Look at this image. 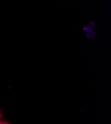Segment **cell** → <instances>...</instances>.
<instances>
[{"instance_id":"cell-1","label":"cell","mask_w":111,"mask_h":124,"mask_svg":"<svg viewBox=\"0 0 111 124\" xmlns=\"http://www.w3.org/2000/svg\"><path fill=\"white\" fill-rule=\"evenodd\" d=\"M0 124H10L8 122H6V121H3L0 120Z\"/></svg>"},{"instance_id":"cell-2","label":"cell","mask_w":111,"mask_h":124,"mask_svg":"<svg viewBox=\"0 0 111 124\" xmlns=\"http://www.w3.org/2000/svg\"><path fill=\"white\" fill-rule=\"evenodd\" d=\"M2 118H3V116L2 114V113H1V112H0V119H2Z\"/></svg>"}]
</instances>
